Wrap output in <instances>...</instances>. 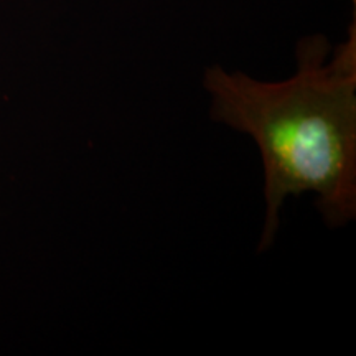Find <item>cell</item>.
Returning a JSON list of instances; mask_svg holds the SVG:
<instances>
[{
  "label": "cell",
  "mask_w": 356,
  "mask_h": 356,
  "mask_svg": "<svg viewBox=\"0 0 356 356\" xmlns=\"http://www.w3.org/2000/svg\"><path fill=\"white\" fill-rule=\"evenodd\" d=\"M297 70L259 81L221 66L204 71L215 122L251 137L264 168L266 221L259 251L273 246L289 197L315 193L332 228L356 218V25L332 50L323 35L297 44Z\"/></svg>",
  "instance_id": "1"
},
{
  "label": "cell",
  "mask_w": 356,
  "mask_h": 356,
  "mask_svg": "<svg viewBox=\"0 0 356 356\" xmlns=\"http://www.w3.org/2000/svg\"><path fill=\"white\" fill-rule=\"evenodd\" d=\"M353 3H356V0H353Z\"/></svg>",
  "instance_id": "2"
}]
</instances>
